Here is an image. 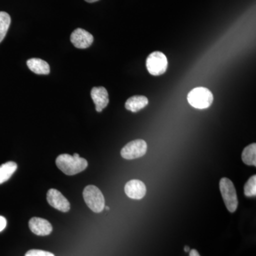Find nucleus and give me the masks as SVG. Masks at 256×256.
Returning <instances> with one entry per match:
<instances>
[{
  "label": "nucleus",
  "mask_w": 256,
  "mask_h": 256,
  "mask_svg": "<svg viewBox=\"0 0 256 256\" xmlns=\"http://www.w3.org/2000/svg\"><path fill=\"white\" fill-rule=\"evenodd\" d=\"M56 164L64 174L70 176L82 172L88 166L87 160L80 158L77 153H75L74 156L68 154H60L56 160Z\"/></svg>",
  "instance_id": "1"
},
{
  "label": "nucleus",
  "mask_w": 256,
  "mask_h": 256,
  "mask_svg": "<svg viewBox=\"0 0 256 256\" xmlns=\"http://www.w3.org/2000/svg\"><path fill=\"white\" fill-rule=\"evenodd\" d=\"M188 104L195 108L206 109L213 102L214 96L206 88H195L188 92Z\"/></svg>",
  "instance_id": "2"
},
{
  "label": "nucleus",
  "mask_w": 256,
  "mask_h": 256,
  "mask_svg": "<svg viewBox=\"0 0 256 256\" xmlns=\"http://www.w3.org/2000/svg\"><path fill=\"white\" fill-rule=\"evenodd\" d=\"M82 196L87 206L95 213H100L105 208V198L97 186H86L82 192Z\"/></svg>",
  "instance_id": "3"
},
{
  "label": "nucleus",
  "mask_w": 256,
  "mask_h": 256,
  "mask_svg": "<svg viewBox=\"0 0 256 256\" xmlns=\"http://www.w3.org/2000/svg\"><path fill=\"white\" fill-rule=\"evenodd\" d=\"M220 188L227 210L230 213H234L238 208V204L236 190L234 183L229 178H224L220 180Z\"/></svg>",
  "instance_id": "4"
},
{
  "label": "nucleus",
  "mask_w": 256,
  "mask_h": 256,
  "mask_svg": "<svg viewBox=\"0 0 256 256\" xmlns=\"http://www.w3.org/2000/svg\"><path fill=\"white\" fill-rule=\"evenodd\" d=\"M146 66L151 75H162L168 69V58L162 52H153L146 58Z\"/></svg>",
  "instance_id": "5"
},
{
  "label": "nucleus",
  "mask_w": 256,
  "mask_h": 256,
  "mask_svg": "<svg viewBox=\"0 0 256 256\" xmlns=\"http://www.w3.org/2000/svg\"><path fill=\"white\" fill-rule=\"evenodd\" d=\"M148 146L143 140H136L128 143L121 150V156L126 160H134L146 154Z\"/></svg>",
  "instance_id": "6"
},
{
  "label": "nucleus",
  "mask_w": 256,
  "mask_h": 256,
  "mask_svg": "<svg viewBox=\"0 0 256 256\" xmlns=\"http://www.w3.org/2000/svg\"><path fill=\"white\" fill-rule=\"evenodd\" d=\"M47 202L50 206L62 212H68L70 208V203L60 191L50 188L47 192Z\"/></svg>",
  "instance_id": "7"
},
{
  "label": "nucleus",
  "mask_w": 256,
  "mask_h": 256,
  "mask_svg": "<svg viewBox=\"0 0 256 256\" xmlns=\"http://www.w3.org/2000/svg\"><path fill=\"white\" fill-rule=\"evenodd\" d=\"M70 40L76 48L84 50L92 46L94 42V36L85 30L78 28L72 32Z\"/></svg>",
  "instance_id": "8"
},
{
  "label": "nucleus",
  "mask_w": 256,
  "mask_h": 256,
  "mask_svg": "<svg viewBox=\"0 0 256 256\" xmlns=\"http://www.w3.org/2000/svg\"><path fill=\"white\" fill-rule=\"evenodd\" d=\"M124 192L129 198L132 200H141L146 194V184L140 180H130L126 184Z\"/></svg>",
  "instance_id": "9"
},
{
  "label": "nucleus",
  "mask_w": 256,
  "mask_h": 256,
  "mask_svg": "<svg viewBox=\"0 0 256 256\" xmlns=\"http://www.w3.org/2000/svg\"><path fill=\"white\" fill-rule=\"evenodd\" d=\"M92 98L96 105V110L100 112L109 104L108 92L104 87L92 88L90 92Z\"/></svg>",
  "instance_id": "10"
},
{
  "label": "nucleus",
  "mask_w": 256,
  "mask_h": 256,
  "mask_svg": "<svg viewBox=\"0 0 256 256\" xmlns=\"http://www.w3.org/2000/svg\"><path fill=\"white\" fill-rule=\"evenodd\" d=\"M28 226H30V230L34 234L42 236L50 235L53 230V227L48 220L38 218V217H34L31 218L28 222Z\"/></svg>",
  "instance_id": "11"
},
{
  "label": "nucleus",
  "mask_w": 256,
  "mask_h": 256,
  "mask_svg": "<svg viewBox=\"0 0 256 256\" xmlns=\"http://www.w3.org/2000/svg\"><path fill=\"white\" fill-rule=\"evenodd\" d=\"M26 65L32 72L38 75H48L50 73V65L41 58H30L26 62Z\"/></svg>",
  "instance_id": "12"
},
{
  "label": "nucleus",
  "mask_w": 256,
  "mask_h": 256,
  "mask_svg": "<svg viewBox=\"0 0 256 256\" xmlns=\"http://www.w3.org/2000/svg\"><path fill=\"white\" fill-rule=\"evenodd\" d=\"M148 99L146 96H134L128 99L126 102V108L132 112H137L138 111L144 108L148 105Z\"/></svg>",
  "instance_id": "13"
},
{
  "label": "nucleus",
  "mask_w": 256,
  "mask_h": 256,
  "mask_svg": "<svg viewBox=\"0 0 256 256\" xmlns=\"http://www.w3.org/2000/svg\"><path fill=\"white\" fill-rule=\"evenodd\" d=\"M18 169V164L14 162H8L0 166V184L6 182L11 178Z\"/></svg>",
  "instance_id": "14"
},
{
  "label": "nucleus",
  "mask_w": 256,
  "mask_h": 256,
  "mask_svg": "<svg viewBox=\"0 0 256 256\" xmlns=\"http://www.w3.org/2000/svg\"><path fill=\"white\" fill-rule=\"evenodd\" d=\"M242 162L249 166H256V144L252 143L244 148L242 152Z\"/></svg>",
  "instance_id": "15"
},
{
  "label": "nucleus",
  "mask_w": 256,
  "mask_h": 256,
  "mask_svg": "<svg viewBox=\"0 0 256 256\" xmlns=\"http://www.w3.org/2000/svg\"><path fill=\"white\" fill-rule=\"evenodd\" d=\"M11 24V18L8 13L0 12V43L6 36Z\"/></svg>",
  "instance_id": "16"
},
{
  "label": "nucleus",
  "mask_w": 256,
  "mask_h": 256,
  "mask_svg": "<svg viewBox=\"0 0 256 256\" xmlns=\"http://www.w3.org/2000/svg\"><path fill=\"white\" fill-rule=\"evenodd\" d=\"M244 194L248 197L256 196V176L254 175L248 180L244 186Z\"/></svg>",
  "instance_id": "17"
},
{
  "label": "nucleus",
  "mask_w": 256,
  "mask_h": 256,
  "mask_svg": "<svg viewBox=\"0 0 256 256\" xmlns=\"http://www.w3.org/2000/svg\"><path fill=\"white\" fill-rule=\"evenodd\" d=\"M25 256H55L52 252L42 250H30L26 252Z\"/></svg>",
  "instance_id": "18"
},
{
  "label": "nucleus",
  "mask_w": 256,
  "mask_h": 256,
  "mask_svg": "<svg viewBox=\"0 0 256 256\" xmlns=\"http://www.w3.org/2000/svg\"><path fill=\"white\" fill-rule=\"evenodd\" d=\"M6 226V220L4 216H0V232H2L3 230Z\"/></svg>",
  "instance_id": "19"
},
{
  "label": "nucleus",
  "mask_w": 256,
  "mask_h": 256,
  "mask_svg": "<svg viewBox=\"0 0 256 256\" xmlns=\"http://www.w3.org/2000/svg\"><path fill=\"white\" fill-rule=\"evenodd\" d=\"M190 256H201L198 254V252L195 249H192V250H190Z\"/></svg>",
  "instance_id": "20"
},
{
  "label": "nucleus",
  "mask_w": 256,
  "mask_h": 256,
  "mask_svg": "<svg viewBox=\"0 0 256 256\" xmlns=\"http://www.w3.org/2000/svg\"><path fill=\"white\" fill-rule=\"evenodd\" d=\"M86 2L89 3L96 2L98 1V0H85Z\"/></svg>",
  "instance_id": "21"
},
{
  "label": "nucleus",
  "mask_w": 256,
  "mask_h": 256,
  "mask_svg": "<svg viewBox=\"0 0 256 256\" xmlns=\"http://www.w3.org/2000/svg\"><path fill=\"white\" fill-rule=\"evenodd\" d=\"M184 250L186 252H190V248L188 246H185L184 247Z\"/></svg>",
  "instance_id": "22"
},
{
  "label": "nucleus",
  "mask_w": 256,
  "mask_h": 256,
  "mask_svg": "<svg viewBox=\"0 0 256 256\" xmlns=\"http://www.w3.org/2000/svg\"><path fill=\"white\" fill-rule=\"evenodd\" d=\"M105 208H106V210H110V208H109V207H108V206H105Z\"/></svg>",
  "instance_id": "23"
}]
</instances>
